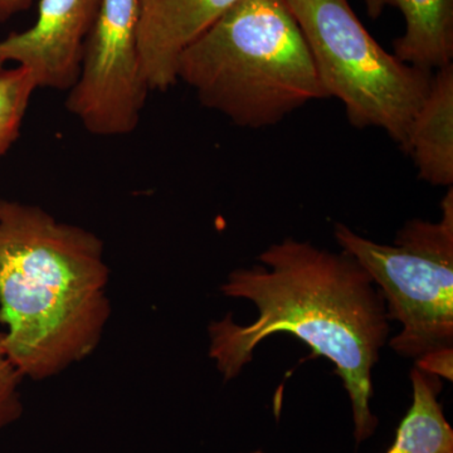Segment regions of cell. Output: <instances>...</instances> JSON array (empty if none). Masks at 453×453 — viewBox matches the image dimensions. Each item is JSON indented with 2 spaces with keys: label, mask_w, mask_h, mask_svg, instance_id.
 Instances as JSON below:
<instances>
[{
  "label": "cell",
  "mask_w": 453,
  "mask_h": 453,
  "mask_svg": "<svg viewBox=\"0 0 453 453\" xmlns=\"http://www.w3.org/2000/svg\"><path fill=\"white\" fill-rule=\"evenodd\" d=\"M417 368L437 375L441 380H453V348L442 349L434 353L423 356L416 360Z\"/></svg>",
  "instance_id": "obj_14"
},
{
  "label": "cell",
  "mask_w": 453,
  "mask_h": 453,
  "mask_svg": "<svg viewBox=\"0 0 453 453\" xmlns=\"http://www.w3.org/2000/svg\"><path fill=\"white\" fill-rule=\"evenodd\" d=\"M203 106L251 129L326 98L288 0H237L179 58Z\"/></svg>",
  "instance_id": "obj_3"
},
{
  "label": "cell",
  "mask_w": 453,
  "mask_h": 453,
  "mask_svg": "<svg viewBox=\"0 0 453 453\" xmlns=\"http://www.w3.org/2000/svg\"><path fill=\"white\" fill-rule=\"evenodd\" d=\"M411 383L412 404L386 453H453V429L438 399L442 380L414 366Z\"/></svg>",
  "instance_id": "obj_11"
},
{
  "label": "cell",
  "mask_w": 453,
  "mask_h": 453,
  "mask_svg": "<svg viewBox=\"0 0 453 453\" xmlns=\"http://www.w3.org/2000/svg\"><path fill=\"white\" fill-rule=\"evenodd\" d=\"M327 97L357 129L380 127L403 149L431 86V71L404 64L372 37L349 0H288Z\"/></svg>",
  "instance_id": "obj_4"
},
{
  "label": "cell",
  "mask_w": 453,
  "mask_h": 453,
  "mask_svg": "<svg viewBox=\"0 0 453 453\" xmlns=\"http://www.w3.org/2000/svg\"><path fill=\"white\" fill-rule=\"evenodd\" d=\"M3 65H4V62H3L2 59H0V71L3 70Z\"/></svg>",
  "instance_id": "obj_18"
},
{
  "label": "cell",
  "mask_w": 453,
  "mask_h": 453,
  "mask_svg": "<svg viewBox=\"0 0 453 453\" xmlns=\"http://www.w3.org/2000/svg\"><path fill=\"white\" fill-rule=\"evenodd\" d=\"M31 0H0V23L31 7Z\"/></svg>",
  "instance_id": "obj_15"
},
{
  "label": "cell",
  "mask_w": 453,
  "mask_h": 453,
  "mask_svg": "<svg viewBox=\"0 0 453 453\" xmlns=\"http://www.w3.org/2000/svg\"><path fill=\"white\" fill-rule=\"evenodd\" d=\"M419 178L436 187L453 184V65L438 68L403 146Z\"/></svg>",
  "instance_id": "obj_9"
},
{
  "label": "cell",
  "mask_w": 453,
  "mask_h": 453,
  "mask_svg": "<svg viewBox=\"0 0 453 453\" xmlns=\"http://www.w3.org/2000/svg\"><path fill=\"white\" fill-rule=\"evenodd\" d=\"M237 0H136L138 50L150 91L178 82L179 58Z\"/></svg>",
  "instance_id": "obj_8"
},
{
  "label": "cell",
  "mask_w": 453,
  "mask_h": 453,
  "mask_svg": "<svg viewBox=\"0 0 453 453\" xmlns=\"http://www.w3.org/2000/svg\"><path fill=\"white\" fill-rule=\"evenodd\" d=\"M0 199H2V198H0Z\"/></svg>",
  "instance_id": "obj_19"
},
{
  "label": "cell",
  "mask_w": 453,
  "mask_h": 453,
  "mask_svg": "<svg viewBox=\"0 0 453 453\" xmlns=\"http://www.w3.org/2000/svg\"><path fill=\"white\" fill-rule=\"evenodd\" d=\"M247 453H266V452L262 451V449H255V451L247 452Z\"/></svg>",
  "instance_id": "obj_17"
},
{
  "label": "cell",
  "mask_w": 453,
  "mask_h": 453,
  "mask_svg": "<svg viewBox=\"0 0 453 453\" xmlns=\"http://www.w3.org/2000/svg\"><path fill=\"white\" fill-rule=\"evenodd\" d=\"M366 13L372 18V20L378 19L383 13V9L386 7L384 0H365Z\"/></svg>",
  "instance_id": "obj_16"
},
{
  "label": "cell",
  "mask_w": 453,
  "mask_h": 453,
  "mask_svg": "<svg viewBox=\"0 0 453 453\" xmlns=\"http://www.w3.org/2000/svg\"><path fill=\"white\" fill-rule=\"evenodd\" d=\"M437 222L413 219L393 244L362 237L342 223L334 228L342 251L365 267L386 301L390 321L402 325L389 340L398 356L419 359L453 348V189Z\"/></svg>",
  "instance_id": "obj_5"
},
{
  "label": "cell",
  "mask_w": 453,
  "mask_h": 453,
  "mask_svg": "<svg viewBox=\"0 0 453 453\" xmlns=\"http://www.w3.org/2000/svg\"><path fill=\"white\" fill-rule=\"evenodd\" d=\"M103 0H41L37 22L0 41V59L31 71L38 88L70 91Z\"/></svg>",
  "instance_id": "obj_7"
},
{
  "label": "cell",
  "mask_w": 453,
  "mask_h": 453,
  "mask_svg": "<svg viewBox=\"0 0 453 453\" xmlns=\"http://www.w3.org/2000/svg\"><path fill=\"white\" fill-rule=\"evenodd\" d=\"M104 241L38 205L0 199V325L23 380L92 356L112 308Z\"/></svg>",
  "instance_id": "obj_2"
},
{
  "label": "cell",
  "mask_w": 453,
  "mask_h": 453,
  "mask_svg": "<svg viewBox=\"0 0 453 453\" xmlns=\"http://www.w3.org/2000/svg\"><path fill=\"white\" fill-rule=\"evenodd\" d=\"M149 92L138 50V3L103 0L65 107L92 135H127L138 127Z\"/></svg>",
  "instance_id": "obj_6"
},
{
  "label": "cell",
  "mask_w": 453,
  "mask_h": 453,
  "mask_svg": "<svg viewBox=\"0 0 453 453\" xmlns=\"http://www.w3.org/2000/svg\"><path fill=\"white\" fill-rule=\"evenodd\" d=\"M261 264L229 273L220 292L251 301L256 320L235 323L226 314L208 326L210 357L223 380L237 378L264 340L290 334L326 357L342 380L353 411L357 445L371 438L380 419L371 408L372 369L388 342L386 301L353 256L285 238L258 256Z\"/></svg>",
  "instance_id": "obj_1"
},
{
  "label": "cell",
  "mask_w": 453,
  "mask_h": 453,
  "mask_svg": "<svg viewBox=\"0 0 453 453\" xmlns=\"http://www.w3.org/2000/svg\"><path fill=\"white\" fill-rule=\"evenodd\" d=\"M37 88L31 71L22 65L0 71V157L19 138L29 101Z\"/></svg>",
  "instance_id": "obj_12"
},
{
  "label": "cell",
  "mask_w": 453,
  "mask_h": 453,
  "mask_svg": "<svg viewBox=\"0 0 453 453\" xmlns=\"http://www.w3.org/2000/svg\"><path fill=\"white\" fill-rule=\"evenodd\" d=\"M403 14V35L393 55L404 64L431 71L453 59V0H384Z\"/></svg>",
  "instance_id": "obj_10"
},
{
  "label": "cell",
  "mask_w": 453,
  "mask_h": 453,
  "mask_svg": "<svg viewBox=\"0 0 453 453\" xmlns=\"http://www.w3.org/2000/svg\"><path fill=\"white\" fill-rule=\"evenodd\" d=\"M22 381L23 377L9 357L0 332V429L13 425L22 417Z\"/></svg>",
  "instance_id": "obj_13"
}]
</instances>
